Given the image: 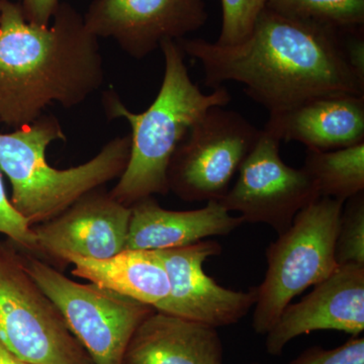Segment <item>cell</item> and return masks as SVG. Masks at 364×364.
I'll list each match as a JSON object with an SVG mask.
<instances>
[{"label": "cell", "instance_id": "3957f363", "mask_svg": "<svg viewBox=\"0 0 364 364\" xmlns=\"http://www.w3.org/2000/svg\"><path fill=\"white\" fill-rule=\"evenodd\" d=\"M165 70L161 87L145 112L127 109L116 91H105L102 105L109 119H124L131 126L130 158L109 195L127 207L154 195L169 193L168 168L177 147L188 131L215 107L231 102L224 86L205 95L189 76L178 43L166 40L160 45Z\"/></svg>", "mask_w": 364, "mask_h": 364}, {"label": "cell", "instance_id": "ba28073f", "mask_svg": "<svg viewBox=\"0 0 364 364\" xmlns=\"http://www.w3.org/2000/svg\"><path fill=\"white\" fill-rule=\"evenodd\" d=\"M260 134L239 112L224 107L208 109L174 152L169 191L186 202H220Z\"/></svg>", "mask_w": 364, "mask_h": 364}, {"label": "cell", "instance_id": "d6986e66", "mask_svg": "<svg viewBox=\"0 0 364 364\" xmlns=\"http://www.w3.org/2000/svg\"><path fill=\"white\" fill-rule=\"evenodd\" d=\"M267 7L287 18L340 33L363 30L364 0H268Z\"/></svg>", "mask_w": 364, "mask_h": 364}, {"label": "cell", "instance_id": "9c48e42d", "mask_svg": "<svg viewBox=\"0 0 364 364\" xmlns=\"http://www.w3.org/2000/svg\"><path fill=\"white\" fill-rule=\"evenodd\" d=\"M220 203L244 223L265 224L284 233L294 217L320 198L308 172L294 168L280 156V141L261 130L259 139Z\"/></svg>", "mask_w": 364, "mask_h": 364}, {"label": "cell", "instance_id": "cb8c5ba5", "mask_svg": "<svg viewBox=\"0 0 364 364\" xmlns=\"http://www.w3.org/2000/svg\"><path fill=\"white\" fill-rule=\"evenodd\" d=\"M26 18L38 25H49L55 11L58 9L59 0H21Z\"/></svg>", "mask_w": 364, "mask_h": 364}, {"label": "cell", "instance_id": "7402d4cb", "mask_svg": "<svg viewBox=\"0 0 364 364\" xmlns=\"http://www.w3.org/2000/svg\"><path fill=\"white\" fill-rule=\"evenodd\" d=\"M0 235H4L21 250L36 256L37 242L33 228L28 226L7 198L0 170Z\"/></svg>", "mask_w": 364, "mask_h": 364}, {"label": "cell", "instance_id": "4fadbf2b", "mask_svg": "<svg viewBox=\"0 0 364 364\" xmlns=\"http://www.w3.org/2000/svg\"><path fill=\"white\" fill-rule=\"evenodd\" d=\"M335 330L360 336L364 330V267L340 265L310 294L289 304L268 331V354L280 356L301 335Z\"/></svg>", "mask_w": 364, "mask_h": 364}, {"label": "cell", "instance_id": "d4e9b609", "mask_svg": "<svg viewBox=\"0 0 364 364\" xmlns=\"http://www.w3.org/2000/svg\"><path fill=\"white\" fill-rule=\"evenodd\" d=\"M0 364H28L18 358L0 341Z\"/></svg>", "mask_w": 364, "mask_h": 364}, {"label": "cell", "instance_id": "6da1fadb", "mask_svg": "<svg viewBox=\"0 0 364 364\" xmlns=\"http://www.w3.org/2000/svg\"><path fill=\"white\" fill-rule=\"evenodd\" d=\"M344 36L265 7L239 44L186 38L176 42L200 62L205 85L215 90L227 81L241 83L272 114L326 95L364 97V71L351 59Z\"/></svg>", "mask_w": 364, "mask_h": 364}, {"label": "cell", "instance_id": "9a60e30c", "mask_svg": "<svg viewBox=\"0 0 364 364\" xmlns=\"http://www.w3.org/2000/svg\"><path fill=\"white\" fill-rule=\"evenodd\" d=\"M131 210L126 249L184 247L210 237L227 236L244 224L240 215H232L215 200L198 210H171L151 196L132 205Z\"/></svg>", "mask_w": 364, "mask_h": 364}, {"label": "cell", "instance_id": "2e32d148", "mask_svg": "<svg viewBox=\"0 0 364 364\" xmlns=\"http://www.w3.org/2000/svg\"><path fill=\"white\" fill-rule=\"evenodd\" d=\"M123 364H224V347L215 328L155 310L136 328Z\"/></svg>", "mask_w": 364, "mask_h": 364}, {"label": "cell", "instance_id": "484cf974", "mask_svg": "<svg viewBox=\"0 0 364 364\" xmlns=\"http://www.w3.org/2000/svg\"><path fill=\"white\" fill-rule=\"evenodd\" d=\"M251 364H261L259 363H251Z\"/></svg>", "mask_w": 364, "mask_h": 364}, {"label": "cell", "instance_id": "30bf717a", "mask_svg": "<svg viewBox=\"0 0 364 364\" xmlns=\"http://www.w3.org/2000/svg\"><path fill=\"white\" fill-rule=\"evenodd\" d=\"M208 18L205 0H93L83 16L95 37L111 38L136 60L164 41L184 39Z\"/></svg>", "mask_w": 364, "mask_h": 364}, {"label": "cell", "instance_id": "8992f818", "mask_svg": "<svg viewBox=\"0 0 364 364\" xmlns=\"http://www.w3.org/2000/svg\"><path fill=\"white\" fill-rule=\"evenodd\" d=\"M21 252L26 269L93 364H123L132 336L155 309L91 282L79 284L37 256Z\"/></svg>", "mask_w": 364, "mask_h": 364}, {"label": "cell", "instance_id": "ac0fdd59", "mask_svg": "<svg viewBox=\"0 0 364 364\" xmlns=\"http://www.w3.org/2000/svg\"><path fill=\"white\" fill-rule=\"evenodd\" d=\"M303 168L320 198L345 203L364 193V143L332 151L308 150Z\"/></svg>", "mask_w": 364, "mask_h": 364}, {"label": "cell", "instance_id": "5bb4252c", "mask_svg": "<svg viewBox=\"0 0 364 364\" xmlns=\"http://www.w3.org/2000/svg\"><path fill=\"white\" fill-rule=\"evenodd\" d=\"M263 130L308 150L332 151L364 143V97L326 95L269 114Z\"/></svg>", "mask_w": 364, "mask_h": 364}, {"label": "cell", "instance_id": "8fae6325", "mask_svg": "<svg viewBox=\"0 0 364 364\" xmlns=\"http://www.w3.org/2000/svg\"><path fill=\"white\" fill-rule=\"evenodd\" d=\"M156 251L168 275V296L157 306L169 314L210 326L215 329L236 324L257 301V289L234 291L220 286L203 270L210 257L222 247L214 240H203L184 247Z\"/></svg>", "mask_w": 364, "mask_h": 364}, {"label": "cell", "instance_id": "7a4b0ae2", "mask_svg": "<svg viewBox=\"0 0 364 364\" xmlns=\"http://www.w3.org/2000/svg\"><path fill=\"white\" fill-rule=\"evenodd\" d=\"M105 81L98 38L83 16L60 4L49 25L26 18L20 2L0 6V123L18 129L59 104L77 107Z\"/></svg>", "mask_w": 364, "mask_h": 364}, {"label": "cell", "instance_id": "52a82bcc", "mask_svg": "<svg viewBox=\"0 0 364 364\" xmlns=\"http://www.w3.org/2000/svg\"><path fill=\"white\" fill-rule=\"evenodd\" d=\"M0 341L28 364H93L9 240H0Z\"/></svg>", "mask_w": 364, "mask_h": 364}, {"label": "cell", "instance_id": "4316f807", "mask_svg": "<svg viewBox=\"0 0 364 364\" xmlns=\"http://www.w3.org/2000/svg\"><path fill=\"white\" fill-rule=\"evenodd\" d=\"M1 1H2V0H0V6H1Z\"/></svg>", "mask_w": 364, "mask_h": 364}, {"label": "cell", "instance_id": "7c38bea8", "mask_svg": "<svg viewBox=\"0 0 364 364\" xmlns=\"http://www.w3.org/2000/svg\"><path fill=\"white\" fill-rule=\"evenodd\" d=\"M130 207L95 189L50 221L33 227L36 256L65 265L69 255L107 259L126 249Z\"/></svg>", "mask_w": 364, "mask_h": 364}, {"label": "cell", "instance_id": "277c9868", "mask_svg": "<svg viewBox=\"0 0 364 364\" xmlns=\"http://www.w3.org/2000/svg\"><path fill=\"white\" fill-rule=\"evenodd\" d=\"M58 140L66 141V136L52 114H43L11 133L0 134V170L11 181V205L32 228L119 179L130 158L131 136H121L105 144L87 162L57 169L48 163L46 151Z\"/></svg>", "mask_w": 364, "mask_h": 364}, {"label": "cell", "instance_id": "603a6c76", "mask_svg": "<svg viewBox=\"0 0 364 364\" xmlns=\"http://www.w3.org/2000/svg\"><path fill=\"white\" fill-rule=\"evenodd\" d=\"M289 364H364V338L352 336L346 343L332 349L310 347Z\"/></svg>", "mask_w": 364, "mask_h": 364}, {"label": "cell", "instance_id": "5b68a950", "mask_svg": "<svg viewBox=\"0 0 364 364\" xmlns=\"http://www.w3.org/2000/svg\"><path fill=\"white\" fill-rule=\"evenodd\" d=\"M344 202L318 198L304 208L267 249V270L257 289L252 327L267 335L296 296L338 267L335 242Z\"/></svg>", "mask_w": 364, "mask_h": 364}, {"label": "cell", "instance_id": "ffe728a7", "mask_svg": "<svg viewBox=\"0 0 364 364\" xmlns=\"http://www.w3.org/2000/svg\"><path fill=\"white\" fill-rule=\"evenodd\" d=\"M337 264L364 267V193L344 203L335 242Z\"/></svg>", "mask_w": 364, "mask_h": 364}, {"label": "cell", "instance_id": "e0dca14e", "mask_svg": "<svg viewBox=\"0 0 364 364\" xmlns=\"http://www.w3.org/2000/svg\"><path fill=\"white\" fill-rule=\"evenodd\" d=\"M74 277L156 309L168 296V275L154 250L124 249L107 259L67 256Z\"/></svg>", "mask_w": 364, "mask_h": 364}, {"label": "cell", "instance_id": "44dd1931", "mask_svg": "<svg viewBox=\"0 0 364 364\" xmlns=\"http://www.w3.org/2000/svg\"><path fill=\"white\" fill-rule=\"evenodd\" d=\"M222 28L218 44H239L252 32L268 0H221Z\"/></svg>", "mask_w": 364, "mask_h": 364}]
</instances>
